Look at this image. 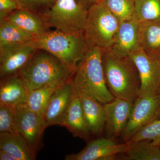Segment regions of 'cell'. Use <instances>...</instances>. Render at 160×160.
Here are the masks:
<instances>
[{
	"mask_svg": "<svg viewBox=\"0 0 160 160\" xmlns=\"http://www.w3.org/2000/svg\"><path fill=\"white\" fill-rule=\"evenodd\" d=\"M102 62L106 85L115 98L134 103L139 97L141 80L129 56H121L111 49L102 50Z\"/></svg>",
	"mask_w": 160,
	"mask_h": 160,
	"instance_id": "cell-1",
	"label": "cell"
},
{
	"mask_svg": "<svg viewBox=\"0 0 160 160\" xmlns=\"http://www.w3.org/2000/svg\"><path fill=\"white\" fill-rule=\"evenodd\" d=\"M102 52V50L99 48H89L76 67L71 79L77 92L104 104L112 101L115 97L109 91L105 81Z\"/></svg>",
	"mask_w": 160,
	"mask_h": 160,
	"instance_id": "cell-2",
	"label": "cell"
},
{
	"mask_svg": "<svg viewBox=\"0 0 160 160\" xmlns=\"http://www.w3.org/2000/svg\"><path fill=\"white\" fill-rule=\"evenodd\" d=\"M74 71L51 53L38 49L19 74L29 91L47 85L63 84Z\"/></svg>",
	"mask_w": 160,
	"mask_h": 160,
	"instance_id": "cell-3",
	"label": "cell"
},
{
	"mask_svg": "<svg viewBox=\"0 0 160 160\" xmlns=\"http://www.w3.org/2000/svg\"><path fill=\"white\" fill-rule=\"evenodd\" d=\"M33 42L38 49L51 53L74 70L89 49L84 33L71 34L57 29L50 30Z\"/></svg>",
	"mask_w": 160,
	"mask_h": 160,
	"instance_id": "cell-4",
	"label": "cell"
},
{
	"mask_svg": "<svg viewBox=\"0 0 160 160\" xmlns=\"http://www.w3.org/2000/svg\"><path fill=\"white\" fill-rule=\"evenodd\" d=\"M119 24V21L100 3L92 6L88 9L84 32L89 48L111 49Z\"/></svg>",
	"mask_w": 160,
	"mask_h": 160,
	"instance_id": "cell-5",
	"label": "cell"
},
{
	"mask_svg": "<svg viewBox=\"0 0 160 160\" xmlns=\"http://www.w3.org/2000/svg\"><path fill=\"white\" fill-rule=\"evenodd\" d=\"M88 12L76 0H56L50 9L41 15L50 29L76 34L84 33Z\"/></svg>",
	"mask_w": 160,
	"mask_h": 160,
	"instance_id": "cell-6",
	"label": "cell"
},
{
	"mask_svg": "<svg viewBox=\"0 0 160 160\" xmlns=\"http://www.w3.org/2000/svg\"><path fill=\"white\" fill-rule=\"evenodd\" d=\"M38 49L33 40L0 46L1 82L18 74Z\"/></svg>",
	"mask_w": 160,
	"mask_h": 160,
	"instance_id": "cell-7",
	"label": "cell"
},
{
	"mask_svg": "<svg viewBox=\"0 0 160 160\" xmlns=\"http://www.w3.org/2000/svg\"><path fill=\"white\" fill-rule=\"evenodd\" d=\"M15 111V132L24 138L36 154L42 145L43 132L47 128L44 118L23 105L16 107Z\"/></svg>",
	"mask_w": 160,
	"mask_h": 160,
	"instance_id": "cell-8",
	"label": "cell"
},
{
	"mask_svg": "<svg viewBox=\"0 0 160 160\" xmlns=\"http://www.w3.org/2000/svg\"><path fill=\"white\" fill-rule=\"evenodd\" d=\"M160 107V95L139 97L133 103L129 121L121 137L124 143L129 142L138 131L155 120Z\"/></svg>",
	"mask_w": 160,
	"mask_h": 160,
	"instance_id": "cell-9",
	"label": "cell"
},
{
	"mask_svg": "<svg viewBox=\"0 0 160 160\" xmlns=\"http://www.w3.org/2000/svg\"><path fill=\"white\" fill-rule=\"evenodd\" d=\"M134 62L141 80L139 97L158 94L160 80V63L145 53L142 49L133 52L129 55Z\"/></svg>",
	"mask_w": 160,
	"mask_h": 160,
	"instance_id": "cell-10",
	"label": "cell"
},
{
	"mask_svg": "<svg viewBox=\"0 0 160 160\" xmlns=\"http://www.w3.org/2000/svg\"><path fill=\"white\" fill-rule=\"evenodd\" d=\"M128 142L117 144L109 138H99L88 142L86 147L77 153L66 155V160H114L128 147Z\"/></svg>",
	"mask_w": 160,
	"mask_h": 160,
	"instance_id": "cell-11",
	"label": "cell"
},
{
	"mask_svg": "<svg viewBox=\"0 0 160 160\" xmlns=\"http://www.w3.org/2000/svg\"><path fill=\"white\" fill-rule=\"evenodd\" d=\"M76 93L71 77L54 90L44 114L47 127L52 125H60Z\"/></svg>",
	"mask_w": 160,
	"mask_h": 160,
	"instance_id": "cell-12",
	"label": "cell"
},
{
	"mask_svg": "<svg viewBox=\"0 0 160 160\" xmlns=\"http://www.w3.org/2000/svg\"><path fill=\"white\" fill-rule=\"evenodd\" d=\"M133 105V103L118 98L103 104L106 118L105 129L108 138L114 140L122 136L129 121Z\"/></svg>",
	"mask_w": 160,
	"mask_h": 160,
	"instance_id": "cell-13",
	"label": "cell"
},
{
	"mask_svg": "<svg viewBox=\"0 0 160 160\" xmlns=\"http://www.w3.org/2000/svg\"><path fill=\"white\" fill-rule=\"evenodd\" d=\"M141 22L136 15L129 20L120 22L114 43L111 49L121 56H129L141 49Z\"/></svg>",
	"mask_w": 160,
	"mask_h": 160,
	"instance_id": "cell-14",
	"label": "cell"
},
{
	"mask_svg": "<svg viewBox=\"0 0 160 160\" xmlns=\"http://www.w3.org/2000/svg\"><path fill=\"white\" fill-rule=\"evenodd\" d=\"M60 126L66 128L74 138H80L86 142H88L90 138L91 135L77 92Z\"/></svg>",
	"mask_w": 160,
	"mask_h": 160,
	"instance_id": "cell-15",
	"label": "cell"
},
{
	"mask_svg": "<svg viewBox=\"0 0 160 160\" xmlns=\"http://www.w3.org/2000/svg\"><path fill=\"white\" fill-rule=\"evenodd\" d=\"M77 93L82 104L89 133L91 135H101L106 127L103 104L83 93Z\"/></svg>",
	"mask_w": 160,
	"mask_h": 160,
	"instance_id": "cell-16",
	"label": "cell"
},
{
	"mask_svg": "<svg viewBox=\"0 0 160 160\" xmlns=\"http://www.w3.org/2000/svg\"><path fill=\"white\" fill-rule=\"evenodd\" d=\"M36 38L50 31L41 15L26 9L15 10L6 19Z\"/></svg>",
	"mask_w": 160,
	"mask_h": 160,
	"instance_id": "cell-17",
	"label": "cell"
},
{
	"mask_svg": "<svg viewBox=\"0 0 160 160\" xmlns=\"http://www.w3.org/2000/svg\"><path fill=\"white\" fill-rule=\"evenodd\" d=\"M28 90L19 74L1 82L0 104L16 108L26 102Z\"/></svg>",
	"mask_w": 160,
	"mask_h": 160,
	"instance_id": "cell-18",
	"label": "cell"
},
{
	"mask_svg": "<svg viewBox=\"0 0 160 160\" xmlns=\"http://www.w3.org/2000/svg\"><path fill=\"white\" fill-rule=\"evenodd\" d=\"M0 150L8 152L17 160L36 159V154L17 132L0 133Z\"/></svg>",
	"mask_w": 160,
	"mask_h": 160,
	"instance_id": "cell-19",
	"label": "cell"
},
{
	"mask_svg": "<svg viewBox=\"0 0 160 160\" xmlns=\"http://www.w3.org/2000/svg\"><path fill=\"white\" fill-rule=\"evenodd\" d=\"M141 49L149 56L160 59V22H141Z\"/></svg>",
	"mask_w": 160,
	"mask_h": 160,
	"instance_id": "cell-20",
	"label": "cell"
},
{
	"mask_svg": "<svg viewBox=\"0 0 160 160\" xmlns=\"http://www.w3.org/2000/svg\"><path fill=\"white\" fill-rule=\"evenodd\" d=\"M127 149L118 155L122 160H160V147L149 140L128 142Z\"/></svg>",
	"mask_w": 160,
	"mask_h": 160,
	"instance_id": "cell-21",
	"label": "cell"
},
{
	"mask_svg": "<svg viewBox=\"0 0 160 160\" xmlns=\"http://www.w3.org/2000/svg\"><path fill=\"white\" fill-rule=\"evenodd\" d=\"M62 84L47 85L28 91L26 102L23 106L44 118L52 95L54 90Z\"/></svg>",
	"mask_w": 160,
	"mask_h": 160,
	"instance_id": "cell-22",
	"label": "cell"
},
{
	"mask_svg": "<svg viewBox=\"0 0 160 160\" xmlns=\"http://www.w3.org/2000/svg\"><path fill=\"white\" fill-rule=\"evenodd\" d=\"M34 39L31 35L8 20L0 22V46L27 42Z\"/></svg>",
	"mask_w": 160,
	"mask_h": 160,
	"instance_id": "cell-23",
	"label": "cell"
},
{
	"mask_svg": "<svg viewBox=\"0 0 160 160\" xmlns=\"http://www.w3.org/2000/svg\"><path fill=\"white\" fill-rule=\"evenodd\" d=\"M98 3L106 7L120 22L135 15V0H101Z\"/></svg>",
	"mask_w": 160,
	"mask_h": 160,
	"instance_id": "cell-24",
	"label": "cell"
},
{
	"mask_svg": "<svg viewBox=\"0 0 160 160\" xmlns=\"http://www.w3.org/2000/svg\"><path fill=\"white\" fill-rule=\"evenodd\" d=\"M135 15L142 23L160 22V0H135Z\"/></svg>",
	"mask_w": 160,
	"mask_h": 160,
	"instance_id": "cell-25",
	"label": "cell"
},
{
	"mask_svg": "<svg viewBox=\"0 0 160 160\" xmlns=\"http://www.w3.org/2000/svg\"><path fill=\"white\" fill-rule=\"evenodd\" d=\"M144 140H149L152 145L160 147V118L153 120L141 128L129 142Z\"/></svg>",
	"mask_w": 160,
	"mask_h": 160,
	"instance_id": "cell-26",
	"label": "cell"
},
{
	"mask_svg": "<svg viewBox=\"0 0 160 160\" xmlns=\"http://www.w3.org/2000/svg\"><path fill=\"white\" fill-rule=\"evenodd\" d=\"M15 108L0 104V133L16 132Z\"/></svg>",
	"mask_w": 160,
	"mask_h": 160,
	"instance_id": "cell-27",
	"label": "cell"
},
{
	"mask_svg": "<svg viewBox=\"0 0 160 160\" xmlns=\"http://www.w3.org/2000/svg\"><path fill=\"white\" fill-rule=\"evenodd\" d=\"M19 9L42 14L52 7L56 0H15Z\"/></svg>",
	"mask_w": 160,
	"mask_h": 160,
	"instance_id": "cell-28",
	"label": "cell"
},
{
	"mask_svg": "<svg viewBox=\"0 0 160 160\" xmlns=\"http://www.w3.org/2000/svg\"><path fill=\"white\" fill-rule=\"evenodd\" d=\"M18 9L15 0H0V22L5 21L9 15Z\"/></svg>",
	"mask_w": 160,
	"mask_h": 160,
	"instance_id": "cell-29",
	"label": "cell"
},
{
	"mask_svg": "<svg viewBox=\"0 0 160 160\" xmlns=\"http://www.w3.org/2000/svg\"><path fill=\"white\" fill-rule=\"evenodd\" d=\"M78 3L88 9L95 4L98 3L101 0H76Z\"/></svg>",
	"mask_w": 160,
	"mask_h": 160,
	"instance_id": "cell-30",
	"label": "cell"
},
{
	"mask_svg": "<svg viewBox=\"0 0 160 160\" xmlns=\"http://www.w3.org/2000/svg\"><path fill=\"white\" fill-rule=\"evenodd\" d=\"M0 160H17V159L8 152L2 150H0Z\"/></svg>",
	"mask_w": 160,
	"mask_h": 160,
	"instance_id": "cell-31",
	"label": "cell"
},
{
	"mask_svg": "<svg viewBox=\"0 0 160 160\" xmlns=\"http://www.w3.org/2000/svg\"><path fill=\"white\" fill-rule=\"evenodd\" d=\"M160 118V107L158 110L155 119Z\"/></svg>",
	"mask_w": 160,
	"mask_h": 160,
	"instance_id": "cell-32",
	"label": "cell"
},
{
	"mask_svg": "<svg viewBox=\"0 0 160 160\" xmlns=\"http://www.w3.org/2000/svg\"><path fill=\"white\" fill-rule=\"evenodd\" d=\"M158 94L160 95V80L158 86Z\"/></svg>",
	"mask_w": 160,
	"mask_h": 160,
	"instance_id": "cell-33",
	"label": "cell"
},
{
	"mask_svg": "<svg viewBox=\"0 0 160 160\" xmlns=\"http://www.w3.org/2000/svg\"><path fill=\"white\" fill-rule=\"evenodd\" d=\"M159 62H160V60H159Z\"/></svg>",
	"mask_w": 160,
	"mask_h": 160,
	"instance_id": "cell-34",
	"label": "cell"
},
{
	"mask_svg": "<svg viewBox=\"0 0 160 160\" xmlns=\"http://www.w3.org/2000/svg\"></svg>",
	"mask_w": 160,
	"mask_h": 160,
	"instance_id": "cell-35",
	"label": "cell"
}]
</instances>
